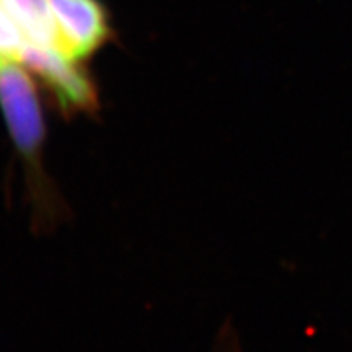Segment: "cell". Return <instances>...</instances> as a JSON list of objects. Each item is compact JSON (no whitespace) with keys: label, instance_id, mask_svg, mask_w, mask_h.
I'll use <instances>...</instances> for the list:
<instances>
[{"label":"cell","instance_id":"obj_2","mask_svg":"<svg viewBox=\"0 0 352 352\" xmlns=\"http://www.w3.org/2000/svg\"><path fill=\"white\" fill-rule=\"evenodd\" d=\"M19 63L41 82L63 113H90L98 107L95 82L85 64L36 46H26Z\"/></svg>","mask_w":352,"mask_h":352},{"label":"cell","instance_id":"obj_5","mask_svg":"<svg viewBox=\"0 0 352 352\" xmlns=\"http://www.w3.org/2000/svg\"><path fill=\"white\" fill-rule=\"evenodd\" d=\"M26 39L0 0V64L19 63Z\"/></svg>","mask_w":352,"mask_h":352},{"label":"cell","instance_id":"obj_3","mask_svg":"<svg viewBox=\"0 0 352 352\" xmlns=\"http://www.w3.org/2000/svg\"><path fill=\"white\" fill-rule=\"evenodd\" d=\"M59 52L85 64L113 36L107 8L101 0H51Z\"/></svg>","mask_w":352,"mask_h":352},{"label":"cell","instance_id":"obj_1","mask_svg":"<svg viewBox=\"0 0 352 352\" xmlns=\"http://www.w3.org/2000/svg\"><path fill=\"white\" fill-rule=\"evenodd\" d=\"M0 109L41 196L44 189H50V183L39 164L44 139L39 90L34 77L19 63L0 64Z\"/></svg>","mask_w":352,"mask_h":352},{"label":"cell","instance_id":"obj_4","mask_svg":"<svg viewBox=\"0 0 352 352\" xmlns=\"http://www.w3.org/2000/svg\"><path fill=\"white\" fill-rule=\"evenodd\" d=\"M2 2L23 33L26 46L59 52V36H57L51 0H2Z\"/></svg>","mask_w":352,"mask_h":352}]
</instances>
